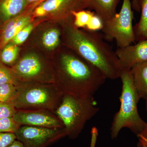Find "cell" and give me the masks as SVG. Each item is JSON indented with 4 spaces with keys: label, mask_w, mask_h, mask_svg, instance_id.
I'll return each instance as SVG.
<instances>
[{
    "label": "cell",
    "mask_w": 147,
    "mask_h": 147,
    "mask_svg": "<svg viewBox=\"0 0 147 147\" xmlns=\"http://www.w3.org/2000/svg\"><path fill=\"white\" fill-rule=\"evenodd\" d=\"M73 16L66 19L64 27L67 47L98 69L107 79H119L121 69L115 52L98 32L81 30L74 26Z\"/></svg>",
    "instance_id": "cell-1"
},
{
    "label": "cell",
    "mask_w": 147,
    "mask_h": 147,
    "mask_svg": "<svg viewBox=\"0 0 147 147\" xmlns=\"http://www.w3.org/2000/svg\"><path fill=\"white\" fill-rule=\"evenodd\" d=\"M70 50L61 54L55 84L63 95L94 96L107 78L98 69Z\"/></svg>",
    "instance_id": "cell-2"
},
{
    "label": "cell",
    "mask_w": 147,
    "mask_h": 147,
    "mask_svg": "<svg viewBox=\"0 0 147 147\" xmlns=\"http://www.w3.org/2000/svg\"><path fill=\"white\" fill-rule=\"evenodd\" d=\"M120 78L122 84L119 97L120 107L111 124L110 134L113 139L117 138L123 128L129 129L137 136L146 123L138 112L137 105L140 98L134 87L130 70L122 71Z\"/></svg>",
    "instance_id": "cell-3"
},
{
    "label": "cell",
    "mask_w": 147,
    "mask_h": 147,
    "mask_svg": "<svg viewBox=\"0 0 147 147\" xmlns=\"http://www.w3.org/2000/svg\"><path fill=\"white\" fill-rule=\"evenodd\" d=\"M98 111L94 96L77 97L65 94L55 114L63 123L67 136L75 139L81 133L87 122Z\"/></svg>",
    "instance_id": "cell-4"
},
{
    "label": "cell",
    "mask_w": 147,
    "mask_h": 147,
    "mask_svg": "<svg viewBox=\"0 0 147 147\" xmlns=\"http://www.w3.org/2000/svg\"><path fill=\"white\" fill-rule=\"evenodd\" d=\"M63 96L54 84L21 83L11 102L17 110H45L55 113Z\"/></svg>",
    "instance_id": "cell-5"
},
{
    "label": "cell",
    "mask_w": 147,
    "mask_h": 147,
    "mask_svg": "<svg viewBox=\"0 0 147 147\" xmlns=\"http://www.w3.org/2000/svg\"><path fill=\"white\" fill-rule=\"evenodd\" d=\"M134 14L130 0H123L121 8L113 18L103 23L102 35L105 40L116 41L118 47L135 42L133 26Z\"/></svg>",
    "instance_id": "cell-6"
},
{
    "label": "cell",
    "mask_w": 147,
    "mask_h": 147,
    "mask_svg": "<svg viewBox=\"0 0 147 147\" xmlns=\"http://www.w3.org/2000/svg\"><path fill=\"white\" fill-rule=\"evenodd\" d=\"M11 69L21 84H55L56 74L53 67L33 54L24 56Z\"/></svg>",
    "instance_id": "cell-7"
},
{
    "label": "cell",
    "mask_w": 147,
    "mask_h": 147,
    "mask_svg": "<svg viewBox=\"0 0 147 147\" xmlns=\"http://www.w3.org/2000/svg\"><path fill=\"white\" fill-rule=\"evenodd\" d=\"M25 147H47L67 136L64 127L49 128L21 125L15 133Z\"/></svg>",
    "instance_id": "cell-8"
},
{
    "label": "cell",
    "mask_w": 147,
    "mask_h": 147,
    "mask_svg": "<svg viewBox=\"0 0 147 147\" xmlns=\"http://www.w3.org/2000/svg\"><path fill=\"white\" fill-rule=\"evenodd\" d=\"M88 7L87 0H45L35 7L32 15L65 19L72 16V11L84 9Z\"/></svg>",
    "instance_id": "cell-9"
},
{
    "label": "cell",
    "mask_w": 147,
    "mask_h": 147,
    "mask_svg": "<svg viewBox=\"0 0 147 147\" xmlns=\"http://www.w3.org/2000/svg\"><path fill=\"white\" fill-rule=\"evenodd\" d=\"M13 118L22 125L49 128H64L63 124L55 113L45 110H17Z\"/></svg>",
    "instance_id": "cell-10"
},
{
    "label": "cell",
    "mask_w": 147,
    "mask_h": 147,
    "mask_svg": "<svg viewBox=\"0 0 147 147\" xmlns=\"http://www.w3.org/2000/svg\"><path fill=\"white\" fill-rule=\"evenodd\" d=\"M115 53L122 70H130L135 66L147 62V40L118 47Z\"/></svg>",
    "instance_id": "cell-11"
},
{
    "label": "cell",
    "mask_w": 147,
    "mask_h": 147,
    "mask_svg": "<svg viewBox=\"0 0 147 147\" xmlns=\"http://www.w3.org/2000/svg\"><path fill=\"white\" fill-rule=\"evenodd\" d=\"M35 7H30L19 16L14 17L5 24L0 37V49L11 42L17 33L31 22L32 12Z\"/></svg>",
    "instance_id": "cell-12"
},
{
    "label": "cell",
    "mask_w": 147,
    "mask_h": 147,
    "mask_svg": "<svg viewBox=\"0 0 147 147\" xmlns=\"http://www.w3.org/2000/svg\"><path fill=\"white\" fill-rule=\"evenodd\" d=\"M29 7L26 0H0V22L5 24Z\"/></svg>",
    "instance_id": "cell-13"
},
{
    "label": "cell",
    "mask_w": 147,
    "mask_h": 147,
    "mask_svg": "<svg viewBox=\"0 0 147 147\" xmlns=\"http://www.w3.org/2000/svg\"><path fill=\"white\" fill-rule=\"evenodd\" d=\"M120 0H87L88 8L91 9L103 23L109 21L117 13Z\"/></svg>",
    "instance_id": "cell-14"
},
{
    "label": "cell",
    "mask_w": 147,
    "mask_h": 147,
    "mask_svg": "<svg viewBox=\"0 0 147 147\" xmlns=\"http://www.w3.org/2000/svg\"><path fill=\"white\" fill-rule=\"evenodd\" d=\"M130 72L139 98L145 99L147 96V62L135 66Z\"/></svg>",
    "instance_id": "cell-15"
},
{
    "label": "cell",
    "mask_w": 147,
    "mask_h": 147,
    "mask_svg": "<svg viewBox=\"0 0 147 147\" xmlns=\"http://www.w3.org/2000/svg\"><path fill=\"white\" fill-rule=\"evenodd\" d=\"M141 16L134 26L135 42L147 40V0H138Z\"/></svg>",
    "instance_id": "cell-16"
},
{
    "label": "cell",
    "mask_w": 147,
    "mask_h": 147,
    "mask_svg": "<svg viewBox=\"0 0 147 147\" xmlns=\"http://www.w3.org/2000/svg\"><path fill=\"white\" fill-rule=\"evenodd\" d=\"M19 52L18 45L11 42H9L2 48L0 56L1 63L12 67L17 63Z\"/></svg>",
    "instance_id": "cell-17"
},
{
    "label": "cell",
    "mask_w": 147,
    "mask_h": 147,
    "mask_svg": "<svg viewBox=\"0 0 147 147\" xmlns=\"http://www.w3.org/2000/svg\"><path fill=\"white\" fill-rule=\"evenodd\" d=\"M61 32L57 28H53L47 30L42 35V45L47 50H54L59 45Z\"/></svg>",
    "instance_id": "cell-18"
},
{
    "label": "cell",
    "mask_w": 147,
    "mask_h": 147,
    "mask_svg": "<svg viewBox=\"0 0 147 147\" xmlns=\"http://www.w3.org/2000/svg\"><path fill=\"white\" fill-rule=\"evenodd\" d=\"M94 13L93 11L85 9L72 11L71 15L73 16V23L74 26L78 28H83L86 30Z\"/></svg>",
    "instance_id": "cell-19"
},
{
    "label": "cell",
    "mask_w": 147,
    "mask_h": 147,
    "mask_svg": "<svg viewBox=\"0 0 147 147\" xmlns=\"http://www.w3.org/2000/svg\"><path fill=\"white\" fill-rule=\"evenodd\" d=\"M0 84H11L16 86L21 84L11 68L1 63H0Z\"/></svg>",
    "instance_id": "cell-20"
},
{
    "label": "cell",
    "mask_w": 147,
    "mask_h": 147,
    "mask_svg": "<svg viewBox=\"0 0 147 147\" xmlns=\"http://www.w3.org/2000/svg\"><path fill=\"white\" fill-rule=\"evenodd\" d=\"M17 86L0 84V102H11L17 93Z\"/></svg>",
    "instance_id": "cell-21"
},
{
    "label": "cell",
    "mask_w": 147,
    "mask_h": 147,
    "mask_svg": "<svg viewBox=\"0 0 147 147\" xmlns=\"http://www.w3.org/2000/svg\"><path fill=\"white\" fill-rule=\"evenodd\" d=\"M12 117L0 119V133H13L21 126Z\"/></svg>",
    "instance_id": "cell-22"
},
{
    "label": "cell",
    "mask_w": 147,
    "mask_h": 147,
    "mask_svg": "<svg viewBox=\"0 0 147 147\" xmlns=\"http://www.w3.org/2000/svg\"><path fill=\"white\" fill-rule=\"evenodd\" d=\"M34 27V26L33 24L30 23L18 32L11 42L18 46L23 44L33 30Z\"/></svg>",
    "instance_id": "cell-23"
},
{
    "label": "cell",
    "mask_w": 147,
    "mask_h": 147,
    "mask_svg": "<svg viewBox=\"0 0 147 147\" xmlns=\"http://www.w3.org/2000/svg\"><path fill=\"white\" fill-rule=\"evenodd\" d=\"M17 109L11 102H0V119L13 117Z\"/></svg>",
    "instance_id": "cell-24"
},
{
    "label": "cell",
    "mask_w": 147,
    "mask_h": 147,
    "mask_svg": "<svg viewBox=\"0 0 147 147\" xmlns=\"http://www.w3.org/2000/svg\"><path fill=\"white\" fill-rule=\"evenodd\" d=\"M103 27V22L100 17L94 13L92 16L89 24L86 30L90 31L98 32L102 30Z\"/></svg>",
    "instance_id": "cell-25"
},
{
    "label": "cell",
    "mask_w": 147,
    "mask_h": 147,
    "mask_svg": "<svg viewBox=\"0 0 147 147\" xmlns=\"http://www.w3.org/2000/svg\"><path fill=\"white\" fill-rule=\"evenodd\" d=\"M16 139L13 133H0V147H7Z\"/></svg>",
    "instance_id": "cell-26"
},
{
    "label": "cell",
    "mask_w": 147,
    "mask_h": 147,
    "mask_svg": "<svg viewBox=\"0 0 147 147\" xmlns=\"http://www.w3.org/2000/svg\"><path fill=\"white\" fill-rule=\"evenodd\" d=\"M98 136V130L95 127H93L91 130V140L90 147H95Z\"/></svg>",
    "instance_id": "cell-27"
},
{
    "label": "cell",
    "mask_w": 147,
    "mask_h": 147,
    "mask_svg": "<svg viewBox=\"0 0 147 147\" xmlns=\"http://www.w3.org/2000/svg\"><path fill=\"white\" fill-rule=\"evenodd\" d=\"M137 137L139 138V142L147 143V122H146L144 127Z\"/></svg>",
    "instance_id": "cell-28"
},
{
    "label": "cell",
    "mask_w": 147,
    "mask_h": 147,
    "mask_svg": "<svg viewBox=\"0 0 147 147\" xmlns=\"http://www.w3.org/2000/svg\"><path fill=\"white\" fill-rule=\"evenodd\" d=\"M132 8L137 12H140L138 0H132L131 2Z\"/></svg>",
    "instance_id": "cell-29"
},
{
    "label": "cell",
    "mask_w": 147,
    "mask_h": 147,
    "mask_svg": "<svg viewBox=\"0 0 147 147\" xmlns=\"http://www.w3.org/2000/svg\"><path fill=\"white\" fill-rule=\"evenodd\" d=\"M7 147H25L22 142L16 139Z\"/></svg>",
    "instance_id": "cell-30"
},
{
    "label": "cell",
    "mask_w": 147,
    "mask_h": 147,
    "mask_svg": "<svg viewBox=\"0 0 147 147\" xmlns=\"http://www.w3.org/2000/svg\"><path fill=\"white\" fill-rule=\"evenodd\" d=\"M45 0H26L28 7H30L33 5H38L43 1Z\"/></svg>",
    "instance_id": "cell-31"
},
{
    "label": "cell",
    "mask_w": 147,
    "mask_h": 147,
    "mask_svg": "<svg viewBox=\"0 0 147 147\" xmlns=\"http://www.w3.org/2000/svg\"><path fill=\"white\" fill-rule=\"evenodd\" d=\"M137 146L138 147H147V143L139 141Z\"/></svg>",
    "instance_id": "cell-32"
},
{
    "label": "cell",
    "mask_w": 147,
    "mask_h": 147,
    "mask_svg": "<svg viewBox=\"0 0 147 147\" xmlns=\"http://www.w3.org/2000/svg\"><path fill=\"white\" fill-rule=\"evenodd\" d=\"M145 99L146 100V110L147 112V96Z\"/></svg>",
    "instance_id": "cell-33"
}]
</instances>
